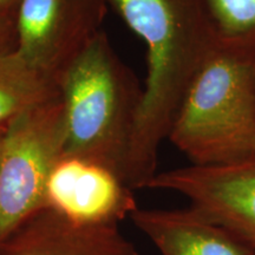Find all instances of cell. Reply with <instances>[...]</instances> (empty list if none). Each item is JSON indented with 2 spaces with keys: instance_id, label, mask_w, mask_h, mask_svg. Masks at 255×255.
<instances>
[{
  "instance_id": "8",
  "label": "cell",
  "mask_w": 255,
  "mask_h": 255,
  "mask_svg": "<svg viewBox=\"0 0 255 255\" xmlns=\"http://www.w3.org/2000/svg\"><path fill=\"white\" fill-rule=\"evenodd\" d=\"M0 255H139L119 225L72 221L44 207L9 235Z\"/></svg>"
},
{
  "instance_id": "10",
  "label": "cell",
  "mask_w": 255,
  "mask_h": 255,
  "mask_svg": "<svg viewBox=\"0 0 255 255\" xmlns=\"http://www.w3.org/2000/svg\"><path fill=\"white\" fill-rule=\"evenodd\" d=\"M59 96L58 82L34 69L17 51L0 53V131L20 115Z\"/></svg>"
},
{
  "instance_id": "5",
  "label": "cell",
  "mask_w": 255,
  "mask_h": 255,
  "mask_svg": "<svg viewBox=\"0 0 255 255\" xmlns=\"http://www.w3.org/2000/svg\"><path fill=\"white\" fill-rule=\"evenodd\" d=\"M108 0H20L15 51L34 69L59 76L102 31Z\"/></svg>"
},
{
  "instance_id": "7",
  "label": "cell",
  "mask_w": 255,
  "mask_h": 255,
  "mask_svg": "<svg viewBox=\"0 0 255 255\" xmlns=\"http://www.w3.org/2000/svg\"><path fill=\"white\" fill-rule=\"evenodd\" d=\"M132 189L87 159L63 156L49 178L45 207L88 225H119L138 208Z\"/></svg>"
},
{
  "instance_id": "13",
  "label": "cell",
  "mask_w": 255,
  "mask_h": 255,
  "mask_svg": "<svg viewBox=\"0 0 255 255\" xmlns=\"http://www.w3.org/2000/svg\"><path fill=\"white\" fill-rule=\"evenodd\" d=\"M20 0H0V14L14 13Z\"/></svg>"
},
{
  "instance_id": "14",
  "label": "cell",
  "mask_w": 255,
  "mask_h": 255,
  "mask_svg": "<svg viewBox=\"0 0 255 255\" xmlns=\"http://www.w3.org/2000/svg\"><path fill=\"white\" fill-rule=\"evenodd\" d=\"M5 131H0V154H1V148H2V141H4V135H5Z\"/></svg>"
},
{
  "instance_id": "4",
  "label": "cell",
  "mask_w": 255,
  "mask_h": 255,
  "mask_svg": "<svg viewBox=\"0 0 255 255\" xmlns=\"http://www.w3.org/2000/svg\"><path fill=\"white\" fill-rule=\"evenodd\" d=\"M65 143L60 96L7 127L0 154V246L45 207L47 182L65 154Z\"/></svg>"
},
{
  "instance_id": "12",
  "label": "cell",
  "mask_w": 255,
  "mask_h": 255,
  "mask_svg": "<svg viewBox=\"0 0 255 255\" xmlns=\"http://www.w3.org/2000/svg\"><path fill=\"white\" fill-rule=\"evenodd\" d=\"M17 34H15V12L0 14V53L15 50Z\"/></svg>"
},
{
  "instance_id": "11",
  "label": "cell",
  "mask_w": 255,
  "mask_h": 255,
  "mask_svg": "<svg viewBox=\"0 0 255 255\" xmlns=\"http://www.w3.org/2000/svg\"><path fill=\"white\" fill-rule=\"evenodd\" d=\"M218 41L255 44V0H203Z\"/></svg>"
},
{
  "instance_id": "6",
  "label": "cell",
  "mask_w": 255,
  "mask_h": 255,
  "mask_svg": "<svg viewBox=\"0 0 255 255\" xmlns=\"http://www.w3.org/2000/svg\"><path fill=\"white\" fill-rule=\"evenodd\" d=\"M148 189L180 194L197 214L255 248V162L170 169L156 174Z\"/></svg>"
},
{
  "instance_id": "1",
  "label": "cell",
  "mask_w": 255,
  "mask_h": 255,
  "mask_svg": "<svg viewBox=\"0 0 255 255\" xmlns=\"http://www.w3.org/2000/svg\"><path fill=\"white\" fill-rule=\"evenodd\" d=\"M143 41L146 77L133 131L129 187L148 189L159 146L201 66L218 44L203 0H108Z\"/></svg>"
},
{
  "instance_id": "2",
  "label": "cell",
  "mask_w": 255,
  "mask_h": 255,
  "mask_svg": "<svg viewBox=\"0 0 255 255\" xmlns=\"http://www.w3.org/2000/svg\"><path fill=\"white\" fill-rule=\"evenodd\" d=\"M58 87L65 116L64 156L102 165L129 187L143 88L103 30L64 70Z\"/></svg>"
},
{
  "instance_id": "9",
  "label": "cell",
  "mask_w": 255,
  "mask_h": 255,
  "mask_svg": "<svg viewBox=\"0 0 255 255\" xmlns=\"http://www.w3.org/2000/svg\"><path fill=\"white\" fill-rule=\"evenodd\" d=\"M130 219L161 255H255L254 247L189 207L137 208Z\"/></svg>"
},
{
  "instance_id": "3",
  "label": "cell",
  "mask_w": 255,
  "mask_h": 255,
  "mask_svg": "<svg viewBox=\"0 0 255 255\" xmlns=\"http://www.w3.org/2000/svg\"><path fill=\"white\" fill-rule=\"evenodd\" d=\"M168 139L191 164L255 162V44L218 41L191 82Z\"/></svg>"
}]
</instances>
